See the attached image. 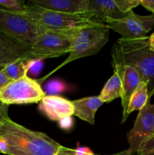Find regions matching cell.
Instances as JSON below:
<instances>
[{"label":"cell","mask_w":154,"mask_h":155,"mask_svg":"<svg viewBox=\"0 0 154 155\" xmlns=\"http://www.w3.org/2000/svg\"><path fill=\"white\" fill-rule=\"evenodd\" d=\"M136 155H154V134L141 144Z\"/></svg>","instance_id":"44dd1931"},{"label":"cell","mask_w":154,"mask_h":155,"mask_svg":"<svg viewBox=\"0 0 154 155\" xmlns=\"http://www.w3.org/2000/svg\"><path fill=\"white\" fill-rule=\"evenodd\" d=\"M61 145L41 132L30 130L10 117L0 125V153L8 155H56Z\"/></svg>","instance_id":"6da1fadb"},{"label":"cell","mask_w":154,"mask_h":155,"mask_svg":"<svg viewBox=\"0 0 154 155\" xmlns=\"http://www.w3.org/2000/svg\"><path fill=\"white\" fill-rule=\"evenodd\" d=\"M11 80H9L2 72L0 71V91L4 89L8 83H10Z\"/></svg>","instance_id":"d4e9b609"},{"label":"cell","mask_w":154,"mask_h":155,"mask_svg":"<svg viewBox=\"0 0 154 155\" xmlns=\"http://www.w3.org/2000/svg\"><path fill=\"white\" fill-rule=\"evenodd\" d=\"M148 44H149V48L154 51V32L148 37Z\"/></svg>","instance_id":"484cf974"},{"label":"cell","mask_w":154,"mask_h":155,"mask_svg":"<svg viewBox=\"0 0 154 155\" xmlns=\"http://www.w3.org/2000/svg\"><path fill=\"white\" fill-rule=\"evenodd\" d=\"M30 46L0 33V67H5L21 59L30 62Z\"/></svg>","instance_id":"8fae6325"},{"label":"cell","mask_w":154,"mask_h":155,"mask_svg":"<svg viewBox=\"0 0 154 155\" xmlns=\"http://www.w3.org/2000/svg\"><path fill=\"white\" fill-rule=\"evenodd\" d=\"M43 27L25 14L12 13L0 9V33L26 45H33Z\"/></svg>","instance_id":"8992f818"},{"label":"cell","mask_w":154,"mask_h":155,"mask_svg":"<svg viewBox=\"0 0 154 155\" xmlns=\"http://www.w3.org/2000/svg\"><path fill=\"white\" fill-rule=\"evenodd\" d=\"M153 134L154 104H151L149 98L144 107L139 110L133 128L127 133L128 150L136 154L141 144Z\"/></svg>","instance_id":"9c48e42d"},{"label":"cell","mask_w":154,"mask_h":155,"mask_svg":"<svg viewBox=\"0 0 154 155\" xmlns=\"http://www.w3.org/2000/svg\"><path fill=\"white\" fill-rule=\"evenodd\" d=\"M140 5L154 15V0H140Z\"/></svg>","instance_id":"cb8c5ba5"},{"label":"cell","mask_w":154,"mask_h":155,"mask_svg":"<svg viewBox=\"0 0 154 155\" xmlns=\"http://www.w3.org/2000/svg\"><path fill=\"white\" fill-rule=\"evenodd\" d=\"M110 155H136V154H133V153L130 152L128 149L125 150V151H120L119 153H116V154H110Z\"/></svg>","instance_id":"4316f807"},{"label":"cell","mask_w":154,"mask_h":155,"mask_svg":"<svg viewBox=\"0 0 154 155\" xmlns=\"http://www.w3.org/2000/svg\"><path fill=\"white\" fill-rule=\"evenodd\" d=\"M39 109L53 121H61L74 114L72 101L58 95H45L39 102Z\"/></svg>","instance_id":"30bf717a"},{"label":"cell","mask_w":154,"mask_h":155,"mask_svg":"<svg viewBox=\"0 0 154 155\" xmlns=\"http://www.w3.org/2000/svg\"><path fill=\"white\" fill-rule=\"evenodd\" d=\"M8 107L9 105L5 104L2 101H0V125L5 120V119L8 118Z\"/></svg>","instance_id":"603a6c76"},{"label":"cell","mask_w":154,"mask_h":155,"mask_svg":"<svg viewBox=\"0 0 154 155\" xmlns=\"http://www.w3.org/2000/svg\"><path fill=\"white\" fill-rule=\"evenodd\" d=\"M74 107V116L83 121L94 125L97 110L104 104L99 96H90L72 101Z\"/></svg>","instance_id":"9a60e30c"},{"label":"cell","mask_w":154,"mask_h":155,"mask_svg":"<svg viewBox=\"0 0 154 155\" xmlns=\"http://www.w3.org/2000/svg\"><path fill=\"white\" fill-rule=\"evenodd\" d=\"M45 96L41 84L36 80L29 77L27 74L12 80L0 91V101L8 105L38 103Z\"/></svg>","instance_id":"52a82bcc"},{"label":"cell","mask_w":154,"mask_h":155,"mask_svg":"<svg viewBox=\"0 0 154 155\" xmlns=\"http://www.w3.org/2000/svg\"><path fill=\"white\" fill-rule=\"evenodd\" d=\"M149 98H149L148 94L147 86L143 82H140L130 98L125 114L122 117V123H124L126 120L127 117L131 112L134 110L139 111L140 109L143 108Z\"/></svg>","instance_id":"e0dca14e"},{"label":"cell","mask_w":154,"mask_h":155,"mask_svg":"<svg viewBox=\"0 0 154 155\" xmlns=\"http://www.w3.org/2000/svg\"><path fill=\"white\" fill-rule=\"evenodd\" d=\"M31 2L45 8L69 15H81L85 18L91 11L89 0H31Z\"/></svg>","instance_id":"4fadbf2b"},{"label":"cell","mask_w":154,"mask_h":155,"mask_svg":"<svg viewBox=\"0 0 154 155\" xmlns=\"http://www.w3.org/2000/svg\"><path fill=\"white\" fill-rule=\"evenodd\" d=\"M72 30L54 31L43 28L34 43L30 45V61L60 57L70 52Z\"/></svg>","instance_id":"5b68a950"},{"label":"cell","mask_w":154,"mask_h":155,"mask_svg":"<svg viewBox=\"0 0 154 155\" xmlns=\"http://www.w3.org/2000/svg\"><path fill=\"white\" fill-rule=\"evenodd\" d=\"M0 9L12 13L24 14L26 2L24 0H0Z\"/></svg>","instance_id":"d6986e66"},{"label":"cell","mask_w":154,"mask_h":155,"mask_svg":"<svg viewBox=\"0 0 154 155\" xmlns=\"http://www.w3.org/2000/svg\"><path fill=\"white\" fill-rule=\"evenodd\" d=\"M56 155H96L90 150L81 148V149H72L61 145Z\"/></svg>","instance_id":"7402d4cb"},{"label":"cell","mask_w":154,"mask_h":155,"mask_svg":"<svg viewBox=\"0 0 154 155\" xmlns=\"http://www.w3.org/2000/svg\"><path fill=\"white\" fill-rule=\"evenodd\" d=\"M113 68H116L119 70L122 76V95L121 99H122V107L123 109L122 112V117H123L126 112L130 98L139 83L141 82V79L137 71L132 67L113 66Z\"/></svg>","instance_id":"5bb4252c"},{"label":"cell","mask_w":154,"mask_h":155,"mask_svg":"<svg viewBox=\"0 0 154 155\" xmlns=\"http://www.w3.org/2000/svg\"><path fill=\"white\" fill-rule=\"evenodd\" d=\"M110 30L119 33L122 38L136 39L146 38L154 27V15H139L131 11L123 18L111 20L107 23Z\"/></svg>","instance_id":"ba28073f"},{"label":"cell","mask_w":154,"mask_h":155,"mask_svg":"<svg viewBox=\"0 0 154 155\" xmlns=\"http://www.w3.org/2000/svg\"><path fill=\"white\" fill-rule=\"evenodd\" d=\"M122 95V81L120 71L113 68V74L107 81L98 96L104 103H109Z\"/></svg>","instance_id":"2e32d148"},{"label":"cell","mask_w":154,"mask_h":155,"mask_svg":"<svg viewBox=\"0 0 154 155\" xmlns=\"http://www.w3.org/2000/svg\"><path fill=\"white\" fill-rule=\"evenodd\" d=\"M110 31V29L107 24L95 23L73 29L72 30V41L71 51L67 58L48 75L42 77V80H37L38 83L41 84L47 77L68 63L82 58L94 55L99 52L109 41Z\"/></svg>","instance_id":"3957f363"},{"label":"cell","mask_w":154,"mask_h":155,"mask_svg":"<svg viewBox=\"0 0 154 155\" xmlns=\"http://www.w3.org/2000/svg\"><path fill=\"white\" fill-rule=\"evenodd\" d=\"M89 3L91 11L86 18L95 24H106L109 21L123 18L128 15L119 10L115 0H89Z\"/></svg>","instance_id":"7c38bea8"},{"label":"cell","mask_w":154,"mask_h":155,"mask_svg":"<svg viewBox=\"0 0 154 155\" xmlns=\"http://www.w3.org/2000/svg\"><path fill=\"white\" fill-rule=\"evenodd\" d=\"M32 61L28 62L24 59H21L11 63L2 68V72L12 81L21 78L27 75Z\"/></svg>","instance_id":"ac0fdd59"},{"label":"cell","mask_w":154,"mask_h":155,"mask_svg":"<svg viewBox=\"0 0 154 155\" xmlns=\"http://www.w3.org/2000/svg\"><path fill=\"white\" fill-rule=\"evenodd\" d=\"M26 15L43 28L54 31H68L92 24L81 15H69L40 7L32 2H26Z\"/></svg>","instance_id":"277c9868"},{"label":"cell","mask_w":154,"mask_h":155,"mask_svg":"<svg viewBox=\"0 0 154 155\" xmlns=\"http://www.w3.org/2000/svg\"><path fill=\"white\" fill-rule=\"evenodd\" d=\"M115 3L119 10L123 14H128L133 8L140 5V0H115Z\"/></svg>","instance_id":"ffe728a7"},{"label":"cell","mask_w":154,"mask_h":155,"mask_svg":"<svg viewBox=\"0 0 154 155\" xmlns=\"http://www.w3.org/2000/svg\"><path fill=\"white\" fill-rule=\"evenodd\" d=\"M113 66H130L137 71L146 84L149 98L154 97V51L149 48L148 37L136 39L120 38L112 48Z\"/></svg>","instance_id":"7a4b0ae2"}]
</instances>
